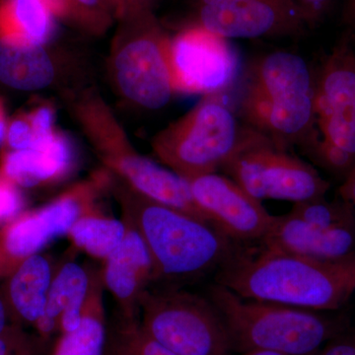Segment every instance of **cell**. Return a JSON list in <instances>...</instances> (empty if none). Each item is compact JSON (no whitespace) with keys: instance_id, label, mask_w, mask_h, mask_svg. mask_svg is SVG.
<instances>
[{"instance_id":"1","label":"cell","mask_w":355,"mask_h":355,"mask_svg":"<svg viewBox=\"0 0 355 355\" xmlns=\"http://www.w3.org/2000/svg\"><path fill=\"white\" fill-rule=\"evenodd\" d=\"M214 282L249 300L336 311L355 292V257L319 261L268 249L259 242L235 243L217 268Z\"/></svg>"},{"instance_id":"2","label":"cell","mask_w":355,"mask_h":355,"mask_svg":"<svg viewBox=\"0 0 355 355\" xmlns=\"http://www.w3.org/2000/svg\"><path fill=\"white\" fill-rule=\"evenodd\" d=\"M127 219L144 238L153 280H189L216 272L235 242L207 222L149 200L123 183L113 188Z\"/></svg>"},{"instance_id":"3","label":"cell","mask_w":355,"mask_h":355,"mask_svg":"<svg viewBox=\"0 0 355 355\" xmlns=\"http://www.w3.org/2000/svg\"><path fill=\"white\" fill-rule=\"evenodd\" d=\"M207 298L222 318L231 350L315 355L340 334V322L320 311L249 300L214 282Z\"/></svg>"},{"instance_id":"4","label":"cell","mask_w":355,"mask_h":355,"mask_svg":"<svg viewBox=\"0 0 355 355\" xmlns=\"http://www.w3.org/2000/svg\"><path fill=\"white\" fill-rule=\"evenodd\" d=\"M243 127L221 94L207 95L197 106L153 137V153L184 179L217 173L246 144Z\"/></svg>"},{"instance_id":"5","label":"cell","mask_w":355,"mask_h":355,"mask_svg":"<svg viewBox=\"0 0 355 355\" xmlns=\"http://www.w3.org/2000/svg\"><path fill=\"white\" fill-rule=\"evenodd\" d=\"M111 51V73L123 97L142 108L165 107L176 93L170 69L171 39L151 9L119 19Z\"/></svg>"},{"instance_id":"6","label":"cell","mask_w":355,"mask_h":355,"mask_svg":"<svg viewBox=\"0 0 355 355\" xmlns=\"http://www.w3.org/2000/svg\"><path fill=\"white\" fill-rule=\"evenodd\" d=\"M144 330L176 355H229L225 324L209 298L181 289H148L139 300Z\"/></svg>"},{"instance_id":"7","label":"cell","mask_w":355,"mask_h":355,"mask_svg":"<svg viewBox=\"0 0 355 355\" xmlns=\"http://www.w3.org/2000/svg\"><path fill=\"white\" fill-rule=\"evenodd\" d=\"M319 142L311 158L345 179L355 165V53L336 46L314 78Z\"/></svg>"},{"instance_id":"8","label":"cell","mask_w":355,"mask_h":355,"mask_svg":"<svg viewBox=\"0 0 355 355\" xmlns=\"http://www.w3.org/2000/svg\"><path fill=\"white\" fill-rule=\"evenodd\" d=\"M221 170L260 202H305L324 197L330 189L313 166L253 128L246 144Z\"/></svg>"},{"instance_id":"9","label":"cell","mask_w":355,"mask_h":355,"mask_svg":"<svg viewBox=\"0 0 355 355\" xmlns=\"http://www.w3.org/2000/svg\"><path fill=\"white\" fill-rule=\"evenodd\" d=\"M74 116L102 162L133 191L149 198L161 197L170 184V172L135 150L123 127L99 95H83L74 103Z\"/></svg>"},{"instance_id":"10","label":"cell","mask_w":355,"mask_h":355,"mask_svg":"<svg viewBox=\"0 0 355 355\" xmlns=\"http://www.w3.org/2000/svg\"><path fill=\"white\" fill-rule=\"evenodd\" d=\"M101 189L99 181L91 178L41 209L25 212L6 223L0 230V279L8 277L51 240L67 235L74 222L96 207Z\"/></svg>"},{"instance_id":"11","label":"cell","mask_w":355,"mask_h":355,"mask_svg":"<svg viewBox=\"0 0 355 355\" xmlns=\"http://www.w3.org/2000/svg\"><path fill=\"white\" fill-rule=\"evenodd\" d=\"M169 60L176 93L222 94L237 76L238 57L227 39L200 25L171 39Z\"/></svg>"},{"instance_id":"12","label":"cell","mask_w":355,"mask_h":355,"mask_svg":"<svg viewBox=\"0 0 355 355\" xmlns=\"http://www.w3.org/2000/svg\"><path fill=\"white\" fill-rule=\"evenodd\" d=\"M187 181L198 207L233 242H259L268 232L273 216L226 175L210 173Z\"/></svg>"},{"instance_id":"13","label":"cell","mask_w":355,"mask_h":355,"mask_svg":"<svg viewBox=\"0 0 355 355\" xmlns=\"http://www.w3.org/2000/svg\"><path fill=\"white\" fill-rule=\"evenodd\" d=\"M200 23L225 39L288 36L305 22L293 0H200Z\"/></svg>"},{"instance_id":"14","label":"cell","mask_w":355,"mask_h":355,"mask_svg":"<svg viewBox=\"0 0 355 355\" xmlns=\"http://www.w3.org/2000/svg\"><path fill=\"white\" fill-rule=\"evenodd\" d=\"M241 114L248 127L284 150L298 146L311 156L319 142L314 90L272 97L243 94Z\"/></svg>"},{"instance_id":"15","label":"cell","mask_w":355,"mask_h":355,"mask_svg":"<svg viewBox=\"0 0 355 355\" xmlns=\"http://www.w3.org/2000/svg\"><path fill=\"white\" fill-rule=\"evenodd\" d=\"M125 237L105 260L104 286L113 294L121 316L137 318L142 293L153 282V265L144 238L127 219Z\"/></svg>"},{"instance_id":"16","label":"cell","mask_w":355,"mask_h":355,"mask_svg":"<svg viewBox=\"0 0 355 355\" xmlns=\"http://www.w3.org/2000/svg\"><path fill=\"white\" fill-rule=\"evenodd\" d=\"M259 243L268 249L314 260H345L355 257V226L326 230L313 227L288 212L273 216Z\"/></svg>"},{"instance_id":"17","label":"cell","mask_w":355,"mask_h":355,"mask_svg":"<svg viewBox=\"0 0 355 355\" xmlns=\"http://www.w3.org/2000/svg\"><path fill=\"white\" fill-rule=\"evenodd\" d=\"M73 149L67 137L55 132L34 148L4 153L0 172L22 188L55 183L67 176L73 165Z\"/></svg>"},{"instance_id":"18","label":"cell","mask_w":355,"mask_h":355,"mask_svg":"<svg viewBox=\"0 0 355 355\" xmlns=\"http://www.w3.org/2000/svg\"><path fill=\"white\" fill-rule=\"evenodd\" d=\"M90 272L74 261H69L53 273L46 309L36 324L43 336L53 331L70 333L78 328L87 297Z\"/></svg>"},{"instance_id":"19","label":"cell","mask_w":355,"mask_h":355,"mask_svg":"<svg viewBox=\"0 0 355 355\" xmlns=\"http://www.w3.org/2000/svg\"><path fill=\"white\" fill-rule=\"evenodd\" d=\"M53 273L51 261L39 254L18 266L9 275L6 286L3 301L8 314L21 323L36 327L46 309Z\"/></svg>"},{"instance_id":"20","label":"cell","mask_w":355,"mask_h":355,"mask_svg":"<svg viewBox=\"0 0 355 355\" xmlns=\"http://www.w3.org/2000/svg\"><path fill=\"white\" fill-rule=\"evenodd\" d=\"M314 90V77L300 55L287 51L268 53L247 71L244 94L272 97Z\"/></svg>"},{"instance_id":"21","label":"cell","mask_w":355,"mask_h":355,"mask_svg":"<svg viewBox=\"0 0 355 355\" xmlns=\"http://www.w3.org/2000/svg\"><path fill=\"white\" fill-rule=\"evenodd\" d=\"M55 70L43 44L0 39V81L9 87L32 91L48 87Z\"/></svg>"},{"instance_id":"22","label":"cell","mask_w":355,"mask_h":355,"mask_svg":"<svg viewBox=\"0 0 355 355\" xmlns=\"http://www.w3.org/2000/svg\"><path fill=\"white\" fill-rule=\"evenodd\" d=\"M90 284L78 328L62 334L53 355H105L106 316H105L101 272L90 270Z\"/></svg>"},{"instance_id":"23","label":"cell","mask_w":355,"mask_h":355,"mask_svg":"<svg viewBox=\"0 0 355 355\" xmlns=\"http://www.w3.org/2000/svg\"><path fill=\"white\" fill-rule=\"evenodd\" d=\"M55 19L46 0H0V39L48 43Z\"/></svg>"},{"instance_id":"24","label":"cell","mask_w":355,"mask_h":355,"mask_svg":"<svg viewBox=\"0 0 355 355\" xmlns=\"http://www.w3.org/2000/svg\"><path fill=\"white\" fill-rule=\"evenodd\" d=\"M125 233L123 220L105 216L95 207L74 222L67 236L77 249L105 261L123 241Z\"/></svg>"},{"instance_id":"25","label":"cell","mask_w":355,"mask_h":355,"mask_svg":"<svg viewBox=\"0 0 355 355\" xmlns=\"http://www.w3.org/2000/svg\"><path fill=\"white\" fill-rule=\"evenodd\" d=\"M55 18L89 34L102 35L114 19L104 0H46Z\"/></svg>"},{"instance_id":"26","label":"cell","mask_w":355,"mask_h":355,"mask_svg":"<svg viewBox=\"0 0 355 355\" xmlns=\"http://www.w3.org/2000/svg\"><path fill=\"white\" fill-rule=\"evenodd\" d=\"M289 214L313 227L326 230L355 226V207L342 198L334 202L322 197L296 202Z\"/></svg>"},{"instance_id":"27","label":"cell","mask_w":355,"mask_h":355,"mask_svg":"<svg viewBox=\"0 0 355 355\" xmlns=\"http://www.w3.org/2000/svg\"><path fill=\"white\" fill-rule=\"evenodd\" d=\"M110 347L116 355H176L151 338L137 318L121 316Z\"/></svg>"},{"instance_id":"28","label":"cell","mask_w":355,"mask_h":355,"mask_svg":"<svg viewBox=\"0 0 355 355\" xmlns=\"http://www.w3.org/2000/svg\"><path fill=\"white\" fill-rule=\"evenodd\" d=\"M23 207L19 186L0 172V223H8L20 216Z\"/></svg>"},{"instance_id":"29","label":"cell","mask_w":355,"mask_h":355,"mask_svg":"<svg viewBox=\"0 0 355 355\" xmlns=\"http://www.w3.org/2000/svg\"><path fill=\"white\" fill-rule=\"evenodd\" d=\"M6 140L10 150H25L34 146V130L28 114H21L9 123Z\"/></svg>"},{"instance_id":"30","label":"cell","mask_w":355,"mask_h":355,"mask_svg":"<svg viewBox=\"0 0 355 355\" xmlns=\"http://www.w3.org/2000/svg\"><path fill=\"white\" fill-rule=\"evenodd\" d=\"M28 116L34 130L35 144L32 147L34 148L50 139L55 133V112L51 107L44 105L33 110L31 113L28 114Z\"/></svg>"},{"instance_id":"31","label":"cell","mask_w":355,"mask_h":355,"mask_svg":"<svg viewBox=\"0 0 355 355\" xmlns=\"http://www.w3.org/2000/svg\"><path fill=\"white\" fill-rule=\"evenodd\" d=\"M32 343L19 327H6L0 335V355H33Z\"/></svg>"},{"instance_id":"32","label":"cell","mask_w":355,"mask_h":355,"mask_svg":"<svg viewBox=\"0 0 355 355\" xmlns=\"http://www.w3.org/2000/svg\"><path fill=\"white\" fill-rule=\"evenodd\" d=\"M315 355H355V334L340 331Z\"/></svg>"},{"instance_id":"33","label":"cell","mask_w":355,"mask_h":355,"mask_svg":"<svg viewBox=\"0 0 355 355\" xmlns=\"http://www.w3.org/2000/svg\"><path fill=\"white\" fill-rule=\"evenodd\" d=\"M114 19L119 20L128 13L151 9L153 0H104Z\"/></svg>"},{"instance_id":"34","label":"cell","mask_w":355,"mask_h":355,"mask_svg":"<svg viewBox=\"0 0 355 355\" xmlns=\"http://www.w3.org/2000/svg\"><path fill=\"white\" fill-rule=\"evenodd\" d=\"M331 1V0H295L294 3L300 10L303 19L308 21L316 19Z\"/></svg>"},{"instance_id":"35","label":"cell","mask_w":355,"mask_h":355,"mask_svg":"<svg viewBox=\"0 0 355 355\" xmlns=\"http://www.w3.org/2000/svg\"><path fill=\"white\" fill-rule=\"evenodd\" d=\"M338 191H340V198L343 200L355 207V165L343 179L342 186L340 187Z\"/></svg>"},{"instance_id":"36","label":"cell","mask_w":355,"mask_h":355,"mask_svg":"<svg viewBox=\"0 0 355 355\" xmlns=\"http://www.w3.org/2000/svg\"><path fill=\"white\" fill-rule=\"evenodd\" d=\"M343 20L347 25L355 28V0H345Z\"/></svg>"},{"instance_id":"37","label":"cell","mask_w":355,"mask_h":355,"mask_svg":"<svg viewBox=\"0 0 355 355\" xmlns=\"http://www.w3.org/2000/svg\"><path fill=\"white\" fill-rule=\"evenodd\" d=\"M7 316H8V312H7L6 303L3 299L0 298V335L6 329Z\"/></svg>"},{"instance_id":"38","label":"cell","mask_w":355,"mask_h":355,"mask_svg":"<svg viewBox=\"0 0 355 355\" xmlns=\"http://www.w3.org/2000/svg\"><path fill=\"white\" fill-rule=\"evenodd\" d=\"M6 113H4L3 105L0 100V144L6 139Z\"/></svg>"},{"instance_id":"39","label":"cell","mask_w":355,"mask_h":355,"mask_svg":"<svg viewBox=\"0 0 355 355\" xmlns=\"http://www.w3.org/2000/svg\"><path fill=\"white\" fill-rule=\"evenodd\" d=\"M241 355H286L279 354V352H266V350H254V352H248L241 354Z\"/></svg>"},{"instance_id":"40","label":"cell","mask_w":355,"mask_h":355,"mask_svg":"<svg viewBox=\"0 0 355 355\" xmlns=\"http://www.w3.org/2000/svg\"><path fill=\"white\" fill-rule=\"evenodd\" d=\"M105 355H116L113 352V349L110 347H106V352H105Z\"/></svg>"}]
</instances>
